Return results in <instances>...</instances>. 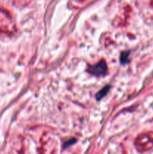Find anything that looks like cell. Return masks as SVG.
Returning <instances> with one entry per match:
<instances>
[{
  "label": "cell",
  "instance_id": "6da1fadb",
  "mask_svg": "<svg viewBox=\"0 0 153 154\" xmlns=\"http://www.w3.org/2000/svg\"><path fill=\"white\" fill-rule=\"evenodd\" d=\"M107 70H108V68L104 60L99 61L95 65H89L87 68V72L89 74L96 77L105 76L107 74Z\"/></svg>",
  "mask_w": 153,
  "mask_h": 154
},
{
  "label": "cell",
  "instance_id": "3957f363",
  "mask_svg": "<svg viewBox=\"0 0 153 154\" xmlns=\"http://www.w3.org/2000/svg\"><path fill=\"white\" fill-rule=\"evenodd\" d=\"M129 55H130V52L129 51H123L121 53L120 62L122 64H126L129 62V59H128Z\"/></svg>",
  "mask_w": 153,
  "mask_h": 154
},
{
  "label": "cell",
  "instance_id": "277c9868",
  "mask_svg": "<svg viewBox=\"0 0 153 154\" xmlns=\"http://www.w3.org/2000/svg\"><path fill=\"white\" fill-rule=\"evenodd\" d=\"M76 142V140L75 138H71L68 140L67 141H65V144L63 145V148L64 149H67L68 147H70L71 146H72L73 144H74Z\"/></svg>",
  "mask_w": 153,
  "mask_h": 154
},
{
  "label": "cell",
  "instance_id": "7a4b0ae2",
  "mask_svg": "<svg viewBox=\"0 0 153 154\" xmlns=\"http://www.w3.org/2000/svg\"><path fill=\"white\" fill-rule=\"evenodd\" d=\"M110 85L105 86L104 87L102 88V89L98 92V93L96 94L95 96L96 99H97L98 101H99V100H101L102 99H103V98L108 93V92L110 91Z\"/></svg>",
  "mask_w": 153,
  "mask_h": 154
}]
</instances>
